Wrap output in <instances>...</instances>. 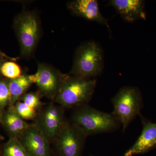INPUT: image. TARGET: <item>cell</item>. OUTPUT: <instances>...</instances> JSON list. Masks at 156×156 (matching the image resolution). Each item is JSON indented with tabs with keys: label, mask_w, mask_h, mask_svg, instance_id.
Wrapping results in <instances>:
<instances>
[{
	"label": "cell",
	"mask_w": 156,
	"mask_h": 156,
	"mask_svg": "<svg viewBox=\"0 0 156 156\" xmlns=\"http://www.w3.org/2000/svg\"><path fill=\"white\" fill-rule=\"evenodd\" d=\"M70 121L87 136L113 132L121 126L112 113L98 110L88 104L74 108Z\"/></svg>",
	"instance_id": "1"
},
{
	"label": "cell",
	"mask_w": 156,
	"mask_h": 156,
	"mask_svg": "<svg viewBox=\"0 0 156 156\" xmlns=\"http://www.w3.org/2000/svg\"><path fill=\"white\" fill-rule=\"evenodd\" d=\"M96 83L95 79L67 75L54 101L65 108L87 104L95 92Z\"/></svg>",
	"instance_id": "2"
},
{
	"label": "cell",
	"mask_w": 156,
	"mask_h": 156,
	"mask_svg": "<svg viewBox=\"0 0 156 156\" xmlns=\"http://www.w3.org/2000/svg\"><path fill=\"white\" fill-rule=\"evenodd\" d=\"M113 111L112 114L119 122L123 132L140 113L142 101L139 89L126 86L121 88L112 98Z\"/></svg>",
	"instance_id": "3"
},
{
	"label": "cell",
	"mask_w": 156,
	"mask_h": 156,
	"mask_svg": "<svg viewBox=\"0 0 156 156\" xmlns=\"http://www.w3.org/2000/svg\"><path fill=\"white\" fill-rule=\"evenodd\" d=\"M103 67L102 51L95 42H87L76 51L71 76L91 79L99 75Z\"/></svg>",
	"instance_id": "4"
},
{
	"label": "cell",
	"mask_w": 156,
	"mask_h": 156,
	"mask_svg": "<svg viewBox=\"0 0 156 156\" xmlns=\"http://www.w3.org/2000/svg\"><path fill=\"white\" fill-rule=\"evenodd\" d=\"M87 136L66 120L53 140V153L56 156H82Z\"/></svg>",
	"instance_id": "5"
},
{
	"label": "cell",
	"mask_w": 156,
	"mask_h": 156,
	"mask_svg": "<svg viewBox=\"0 0 156 156\" xmlns=\"http://www.w3.org/2000/svg\"><path fill=\"white\" fill-rule=\"evenodd\" d=\"M15 29L23 57L30 56L36 47L40 34V22L33 12L24 11L17 17Z\"/></svg>",
	"instance_id": "6"
},
{
	"label": "cell",
	"mask_w": 156,
	"mask_h": 156,
	"mask_svg": "<svg viewBox=\"0 0 156 156\" xmlns=\"http://www.w3.org/2000/svg\"><path fill=\"white\" fill-rule=\"evenodd\" d=\"M67 76L49 65L39 62L36 73L28 77L32 83L36 84L41 95L54 101Z\"/></svg>",
	"instance_id": "7"
},
{
	"label": "cell",
	"mask_w": 156,
	"mask_h": 156,
	"mask_svg": "<svg viewBox=\"0 0 156 156\" xmlns=\"http://www.w3.org/2000/svg\"><path fill=\"white\" fill-rule=\"evenodd\" d=\"M63 107L51 102L39 110L34 124L52 143L66 119Z\"/></svg>",
	"instance_id": "8"
},
{
	"label": "cell",
	"mask_w": 156,
	"mask_h": 156,
	"mask_svg": "<svg viewBox=\"0 0 156 156\" xmlns=\"http://www.w3.org/2000/svg\"><path fill=\"white\" fill-rule=\"evenodd\" d=\"M18 139L30 156H53L51 143L34 123L30 124Z\"/></svg>",
	"instance_id": "9"
},
{
	"label": "cell",
	"mask_w": 156,
	"mask_h": 156,
	"mask_svg": "<svg viewBox=\"0 0 156 156\" xmlns=\"http://www.w3.org/2000/svg\"><path fill=\"white\" fill-rule=\"evenodd\" d=\"M142 120L143 127L141 134L123 156L143 154L156 147V123Z\"/></svg>",
	"instance_id": "10"
},
{
	"label": "cell",
	"mask_w": 156,
	"mask_h": 156,
	"mask_svg": "<svg viewBox=\"0 0 156 156\" xmlns=\"http://www.w3.org/2000/svg\"><path fill=\"white\" fill-rule=\"evenodd\" d=\"M67 7L74 15L108 26V20L101 13L95 0H75L69 2Z\"/></svg>",
	"instance_id": "11"
},
{
	"label": "cell",
	"mask_w": 156,
	"mask_h": 156,
	"mask_svg": "<svg viewBox=\"0 0 156 156\" xmlns=\"http://www.w3.org/2000/svg\"><path fill=\"white\" fill-rule=\"evenodd\" d=\"M109 4L114 7L121 17L127 22L146 19L143 1L111 0L109 2Z\"/></svg>",
	"instance_id": "12"
},
{
	"label": "cell",
	"mask_w": 156,
	"mask_h": 156,
	"mask_svg": "<svg viewBox=\"0 0 156 156\" xmlns=\"http://www.w3.org/2000/svg\"><path fill=\"white\" fill-rule=\"evenodd\" d=\"M0 121L10 138H19L30 124L22 119L14 107H9L3 113Z\"/></svg>",
	"instance_id": "13"
},
{
	"label": "cell",
	"mask_w": 156,
	"mask_h": 156,
	"mask_svg": "<svg viewBox=\"0 0 156 156\" xmlns=\"http://www.w3.org/2000/svg\"><path fill=\"white\" fill-rule=\"evenodd\" d=\"M32 84L28 76L24 74L21 75L16 79L9 80L11 99L9 107H14L15 103L18 101Z\"/></svg>",
	"instance_id": "14"
},
{
	"label": "cell",
	"mask_w": 156,
	"mask_h": 156,
	"mask_svg": "<svg viewBox=\"0 0 156 156\" xmlns=\"http://www.w3.org/2000/svg\"><path fill=\"white\" fill-rule=\"evenodd\" d=\"M2 156H30L18 138H10L1 149Z\"/></svg>",
	"instance_id": "15"
},
{
	"label": "cell",
	"mask_w": 156,
	"mask_h": 156,
	"mask_svg": "<svg viewBox=\"0 0 156 156\" xmlns=\"http://www.w3.org/2000/svg\"><path fill=\"white\" fill-rule=\"evenodd\" d=\"M9 80L0 79V118L9 106L11 99Z\"/></svg>",
	"instance_id": "16"
},
{
	"label": "cell",
	"mask_w": 156,
	"mask_h": 156,
	"mask_svg": "<svg viewBox=\"0 0 156 156\" xmlns=\"http://www.w3.org/2000/svg\"><path fill=\"white\" fill-rule=\"evenodd\" d=\"M0 71L3 76L10 80L16 79L21 75V68L13 62H7L3 63Z\"/></svg>",
	"instance_id": "17"
},
{
	"label": "cell",
	"mask_w": 156,
	"mask_h": 156,
	"mask_svg": "<svg viewBox=\"0 0 156 156\" xmlns=\"http://www.w3.org/2000/svg\"><path fill=\"white\" fill-rule=\"evenodd\" d=\"M17 114L25 120L35 119L37 115V111L20 101H17L14 107Z\"/></svg>",
	"instance_id": "18"
},
{
	"label": "cell",
	"mask_w": 156,
	"mask_h": 156,
	"mask_svg": "<svg viewBox=\"0 0 156 156\" xmlns=\"http://www.w3.org/2000/svg\"><path fill=\"white\" fill-rule=\"evenodd\" d=\"M41 95L40 92H30L25 93L20 97L22 102L27 105L34 109L36 110H40L42 106V102L41 100Z\"/></svg>",
	"instance_id": "19"
},
{
	"label": "cell",
	"mask_w": 156,
	"mask_h": 156,
	"mask_svg": "<svg viewBox=\"0 0 156 156\" xmlns=\"http://www.w3.org/2000/svg\"><path fill=\"white\" fill-rule=\"evenodd\" d=\"M0 56H2V57H5V58H9V59H14V58H10V57H8V56H6L5 54H4V53H3L1 52H0Z\"/></svg>",
	"instance_id": "20"
},
{
	"label": "cell",
	"mask_w": 156,
	"mask_h": 156,
	"mask_svg": "<svg viewBox=\"0 0 156 156\" xmlns=\"http://www.w3.org/2000/svg\"><path fill=\"white\" fill-rule=\"evenodd\" d=\"M2 65V58H1V57H0V68H1Z\"/></svg>",
	"instance_id": "21"
},
{
	"label": "cell",
	"mask_w": 156,
	"mask_h": 156,
	"mask_svg": "<svg viewBox=\"0 0 156 156\" xmlns=\"http://www.w3.org/2000/svg\"><path fill=\"white\" fill-rule=\"evenodd\" d=\"M1 149H2V147H0V156H2V152H1Z\"/></svg>",
	"instance_id": "22"
},
{
	"label": "cell",
	"mask_w": 156,
	"mask_h": 156,
	"mask_svg": "<svg viewBox=\"0 0 156 156\" xmlns=\"http://www.w3.org/2000/svg\"><path fill=\"white\" fill-rule=\"evenodd\" d=\"M3 139V137L2 136V135L0 134V140H2Z\"/></svg>",
	"instance_id": "23"
},
{
	"label": "cell",
	"mask_w": 156,
	"mask_h": 156,
	"mask_svg": "<svg viewBox=\"0 0 156 156\" xmlns=\"http://www.w3.org/2000/svg\"></svg>",
	"instance_id": "24"
}]
</instances>
